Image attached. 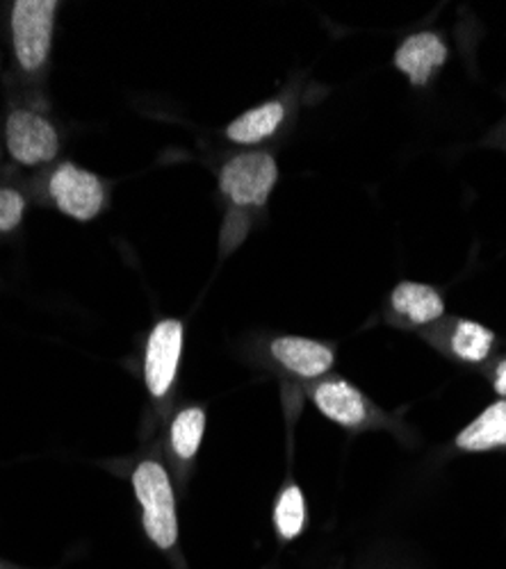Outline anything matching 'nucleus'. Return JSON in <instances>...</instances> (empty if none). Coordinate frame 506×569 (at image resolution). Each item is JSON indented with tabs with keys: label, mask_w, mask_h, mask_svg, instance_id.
I'll list each match as a JSON object with an SVG mask.
<instances>
[{
	"label": "nucleus",
	"mask_w": 506,
	"mask_h": 569,
	"mask_svg": "<svg viewBox=\"0 0 506 569\" xmlns=\"http://www.w3.org/2000/svg\"><path fill=\"white\" fill-rule=\"evenodd\" d=\"M130 483L142 508L145 533L158 549L171 551L178 542V510L167 467L160 460L145 458L135 465Z\"/></svg>",
	"instance_id": "f257e3e1"
},
{
	"label": "nucleus",
	"mask_w": 506,
	"mask_h": 569,
	"mask_svg": "<svg viewBox=\"0 0 506 569\" xmlns=\"http://www.w3.org/2000/svg\"><path fill=\"white\" fill-rule=\"evenodd\" d=\"M58 0H17L10 10V43L19 71L37 78L49 67L53 51Z\"/></svg>",
	"instance_id": "f03ea898"
},
{
	"label": "nucleus",
	"mask_w": 506,
	"mask_h": 569,
	"mask_svg": "<svg viewBox=\"0 0 506 569\" xmlns=\"http://www.w3.org/2000/svg\"><path fill=\"white\" fill-rule=\"evenodd\" d=\"M276 182H279V164L269 151L260 149L231 156L217 173L219 194L234 210L265 208Z\"/></svg>",
	"instance_id": "7ed1b4c3"
},
{
	"label": "nucleus",
	"mask_w": 506,
	"mask_h": 569,
	"mask_svg": "<svg viewBox=\"0 0 506 569\" xmlns=\"http://www.w3.org/2000/svg\"><path fill=\"white\" fill-rule=\"evenodd\" d=\"M46 194L58 212L87 223L108 206V184L101 176L76 162H60L46 178Z\"/></svg>",
	"instance_id": "20e7f679"
},
{
	"label": "nucleus",
	"mask_w": 506,
	"mask_h": 569,
	"mask_svg": "<svg viewBox=\"0 0 506 569\" xmlns=\"http://www.w3.org/2000/svg\"><path fill=\"white\" fill-rule=\"evenodd\" d=\"M60 132L56 123L28 106H14L6 119V151L23 169L51 164L60 156Z\"/></svg>",
	"instance_id": "39448f33"
},
{
	"label": "nucleus",
	"mask_w": 506,
	"mask_h": 569,
	"mask_svg": "<svg viewBox=\"0 0 506 569\" xmlns=\"http://www.w3.org/2000/svg\"><path fill=\"white\" fill-rule=\"evenodd\" d=\"M186 345V326L167 317L156 321L145 347V386L153 401H165L176 386Z\"/></svg>",
	"instance_id": "423d86ee"
},
{
	"label": "nucleus",
	"mask_w": 506,
	"mask_h": 569,
	"mask_svg": "<svg viewBox=\"0 0 506 569\" xmlns=\"http://www.w3.org/2000/svg\"><path fill=\"white\" fill-rule=\"evenodd\" d=\"M310 401L319 415L343 426V429L358 431L379 419L377 408L356 386L345 378H321L310 388Z\"/></svg>",
	"instance_id": "0eeeda50"
},
{
	"label": "nucleus",
	"mask_w": 506,
	"mask_h": 569,
	"mask_svg": "<svg viewBox=\"0 0 506 569\" xmlns=\"http://www.w3.org/2000/svg\"><path fill=\"white\" fill-rule=\"evenodd\" d=\"M425 340L443 349L458 362L484 365L495 353L497 336L495 330L464 317H447L438 323L425 328Z\"/></svg>",
	"instance_id": "6e6552de"
},
{
	"label": "nucleus",
	"mask_w": 506,
	"mask_h": 569,
	"mask_svg": "<svg viewBox=\"0 0 506 569\" xmlns=\"http://www.w3.org/2000/svg\"><path fill=\"white\" fill-rule=\"evenodd\" d=\"M449 46L436 30H420L408 34L393 56V64L408 78L413 87H427L431 78L445 67Z\"/></svg>",
	"instance_id": "1a4fd4ad"
},
{
	"label": "nucleus",
	"mask_w": 506,
	"mask_h": 569,
	"mask_svg": "<svg viewBox=\"0 0 506 569\" xmlns=\"http://www.w3.org/2000/svg\"><path fill=\"white\" fill-rule=\"evenodd\" d=\"M269 356L286 373L301 378V381L325 378L336 362V351L331 345L299 336L274 338L269 342Z\"/></svg>",
	"instance_id": "9d476101"
},
{
	"label": "nucleus",
	"mask_w": 506,
	"mask_h": 569,
	"mask_svg": "<svg viewBox=\"0 0 506 569\" xmlns=\"http://www.w3.org/2000/svg\"><path fill=\"white\" fill-rule=\"evenodd\" d=\"M393 317L413 328H429L445 319V299L427 282L401 280L388 297Z\"/></svg>",
	"instance_id": "9b49d317"
},
{
	"label": "nucleus",
	"mask_w": 506,
	"mask_h": 569,
	"mask_svg": "<svg viewBox=\"0 0 506 569\" xmlns=\"http://www.w3.org/2000/svg\"><path fill=\"white\" fill-rule=\"evenodd\" d=\"M286 119H288V103L281 99H271L236 117L224 128V137L236 147L251 149L279 134Z\"/></svg>",
	"instance_id": "f8f14e48"
},
{
	"label": "nucleus",
	"mask_w": 506,
	"mask_h": 569,
	"mask_svg": "<svg viewBox=\"0 0 506 569\" xmlns=\"http://www.w3.org/2000/svg\"><path fill=\"white\" fill-rule=\"evenodd\" d=\"M454 447L464 453L506 449V399L486 406L484 412L454 438Z\"/></svg>",
	"instance_id": "ddd939ff"
},
{
	"label": "nucleus",
	"mask_w": 506,
	"mask_h": 569,
	"mask_svg": "<svg viewBox=\"0 0 506 569\" xmlns=\"http://www.w3.org/2000/svg\"><path fill=\"white\" fill-rule=\"evenodd\" d=\"M206 433V410L188 406L176 412L169 423V447L178 462H192L201 449Z\"/></svg>",
	"instance_id": "4468645a"
},
{
	"label": "nucleus",
	"mask_w": 506,
	"mask_h": 569,
	"mask_svg": "<svg viewBox=\"0 0 506 569\" xmlns=\"http://www.w3.org/2000/svg\"><path fill=\"white\" fill-rule=\"evenodd\" d=\"M274 525L276 531H279V538L286 542L301 536L306 527V501L299 486L290 483L279 495V501H276L274 508Z\"/></svg>",
	"instance_id": "2eb2a0df"
},
{
	"label": "nucleus",
	"mask_w": 506,
	"mask_h": 569,
	"mask_svg": "<svg viewBox=\"0 0 506 569\" xmlns=\"http://www.w3.org/2000/svg\"><path fill=\"white\" fill-rule=\"evenodd\" d=\"M28 210V197L19 187L0 184V234L19 230Z\"/></svg>",
	"instance_id": "dca6fc26"
},
{
	"label": "nucleus",
	"mask_w": 506,
	"mask_h": 569,
	"mask_svg": "<svg viewBox=\"0 0 506 569\" xmlns=\"http://www.w3.org/2000/svg\"><path fill=\"white\" fill-rule=\"evenodd\" d=\"M490 386L499 399H506V356L499 358L490 369Z\"/></svg>",
	"instance_id": "f3484780"
}]
</instances>
